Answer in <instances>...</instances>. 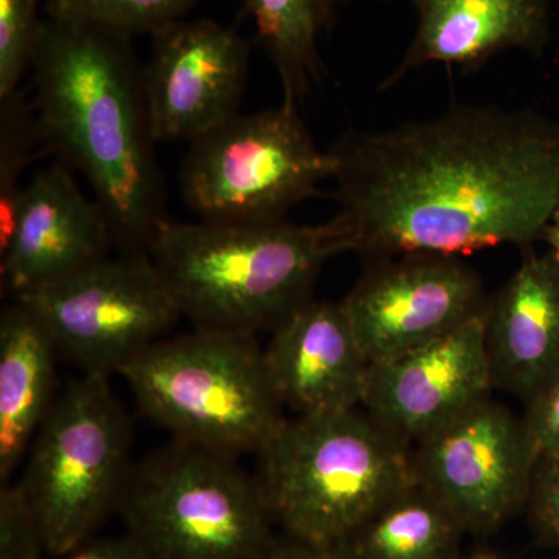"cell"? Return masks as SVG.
I'll use <instances>...</instances> for the list:
<instances>
[{"mask_svg": "<svg viewBox=\"0 0 559 559\" xmlns=\"http://www.w3.org/2000/svg\"><path fill=\"white\" fill-rule=\"evenodd\" d=\"M349 252L373 260L528 249L559 205V123L533 110L455 106L348 131L329 146Z\"/></svg>", "mask_w": 559, "mask_h": 559, "instance_id": "6da1fadb", "label": "cell"}, {"mask_svg": "<svg viewBox=\"0 0 559 559\" xmlns=\"http://www.w3.org/2000/svg\"><path fill=\"white\" fill-rule=\"evenodd\" d=\"M31 70L44 145L91 183L116 249L148 252L168 216L131 39L46 17Z\"/></svg>", "mask_w": 559, "mask_h": 559, "instance_id": "7a4b0ae2", "label": "cell"}, {"mask_svg": "<svg viewBox=\"0 0 559 559\" xmlns=\"http://www.w3.org/2000/svg\"><path fill=\"white\" fill-rule=\"evenodd\" d=\"M349 252L336 216L319 224L165 219L148 253L193 329L274 330L312 297L326 261Z\"/></svg>", "mask_w": 559, "mask_h": 559, "instance_id": "3957f363", "label": "cell"}, {"mask_svg": "<svg viewBox=\"0 0 559 559\" xmlns=\"http://www.w3.org/2000/svg\"><path fill=\"white\" fill-rule=\"evenodd\" d=\"M259 480L275 527L301 543H344L409 485L412 447L364 407L293 415L259 454Z\"/></svg>", "mask_w": 559, "mask_h": 559, "instance_id": "277c9868", "label": "cell"}, {"mask_svg": "<svg viewBox=\"0 0 559 559\" xmlns=\"http://www.w3.org/2000/svg\"><path fill=\"white\" fill-rule=\"evenodd\" d=\"M255 336L193 329L164 337L120 377L140 415L173 440L234 459L259 455L288 417Z\"/></svg>", "mask_w": 559, "mask_h": 559, "instance_id": "5b68a950", "label": "cell"}, {"mask_svg": "<svg viewBox=\"0 0 559 559\" xmlns=\"http://www.w3.org/2000/svg\"><path fill=\"white\" fill-rule=\"evenodd\" d=\"M119 511L150 559H260L278 536L255 476L179 440L134 463Z\"/></svg>", "mask_w": 559, "mask_h": 559, "instance_id": "8992f818", "label": "cell"}, {"mask_svg": "<svg viewBox=\"0 0 559 559\" xmlns=\"http://www.w3.org/2000/svg\"><path fill=\"white\" fill-rule=\"evenodd\" d=\"M132 430L103 374L81 373L44 419L17 481L58 559L90 543L119 511L132 471Z\"/></svg>", "mask_w": 559, "mask_h": 559, "instance_id": "52a82bcc", "label": "cell"}, {"mask_svg": "<svg viewBox=\"0 0 559 559\" xmlns=\"http://www.w3.org/2000/svg\"><path fill=\"white\" fill-rule=\"evenodd\" d=\"M333 170L329 148L316 143L299 105L283 100L238 112L190 142L179 190L201 219L280 221L319 194Z\"/></svg>", "mask_w": 559, "mask_h": 559, "instance_id": "ba28073f", "label": "cell"}, {"mask_svg": "<svg viewBox=\"0 0 559 559\" xmlns=\"http://www.w3.org/2000/svg\"><path fill=\"white\" fill-rule=\"evenodd\" d=\"M81 373L112 377L180 319L148 252L119 250L46 288L20 297Z\"/></svg>", "mask_w": 559, "mask_h": 559, "instance_id": "9c48e42d", "label": "cell"}, {"mask_svg": "<svg viewBox=\"0 0 559 559\" xmlns=\"http://www.w3.org/2000/svg\"><path fill=\"white\" fill-rule=\"evenodd\" d=\"M538 463L524 418L492 395L412 447L415 480L474 535L527 509Z\"/></svg>", "mask_w": 559, "mask_h": 559, "instance_id": "30bf717a", "label": "cell"}, {"mask_svg": "<svg viewBox=\"0 0 559 559\" xmlns=\"http://www.w3.org/2000/svg\"><path fill=\"white\" fill-rule=\"evenodd\" d=\"M488 299L479 272L463 257L412 252L369 260L341 305L374 364L480 318Z\"/></svg>", "mask_w": 559, "mask_h": 559, "instance_id": "8fae6325", "label": "cell"}, {"mask_svg": "<svg viewBox=\"0 0 559 559\" xmlns=\"http://www.w3.org/2000/svg\"><path fill=\"white\" fill-rule=\"evenodd\" d=\"M151 39L142 75L157 142H193L241 112L250 46L237 28L183 17Z\"/></svg>", "mask_w": 559, "mask_h": 559, "instance_id": "7c38bea8", "label": "cell"}, {"mask_svg": "<svg viewBox=\"0 0 559 559\" xmlns=\"http://www.w3.org/2000/svg\"><path fill=\"white\" fill-rule=\"evenodd\" d=\"M492 390L481 314L423 347L370 364L360 407L414 447Z\"/></svg>", "mask_w": 559, "mask_h": 559, "instance_id": "4fadbf2b", "label": "cell"}, {"mask_svg": "<svg viewBox=\"0 0 559 559\" xmlns=\"http://www.w3.org/2000/svg\"><path fill=\"white\" fill-rule=\"evenodd\" d=\"M112 249L116 238L100 202L87 198L69 165L58 162L22 189L13 235L0 250L3 289L20 299L106 259Z\"/></svg>", "mask_w": 559, "mask_h": 559, "instance_id": "5bb4252c", "label": "cell"}, {"mask_svg": "<svg viewBox=\"0 0 559 559\" xmlns=\"http://www.w3.org/2000/svg\"><path fill=\"white\" fill-rule=\"evenodd\" d=\"M263 353L272 388L293 415L360 407L370 362L341 301L311 297L272 330Z\"/></svg>", "mask_w": 559, "mask_h": 559, "instance_id": "9a60e30c", "label": "cell"}, {"mask_svg": "<svg viewBox=\"0 0 559 559\" xmlns=\"http://www.w3.org/2000/svg\"><path fill=\"white\" fill-rule=\"evenodd\" d=\"M492 389L528 403L559 371V266L527 250L484 312Z\"/></svg>", "mask_w": 559, "mask_h": 559, "instance_id": "2e32d148", "label": "cell"}, {"mask_svg": "<svg viewBox=\"0 0 559 559\" xmlns=\"http://www.w3.org/2000/svg\"><path fill=\"white\" fill-rule=\"evenodd\" d=\"M417 31L382 87L426 64L477 69L507 50L539 55L551 33V0H411Z\"/></svg>", "mask_w": 559, "mask_h": 559, "instance_id": "e0dca14e", "label": "cell"}, {"mask_svg": "<svg viewBox=\"0 0 559 559\" xmlns=\"http://www.w3.org/2000/svg\"><path fill=\"white\" fill-rule=\"evenodd\" d=\"M57 345L20 300L0 316V480L10 481L58 395Z\"/></svg>", "mask_w": 559, "mask_h": 559, "instance_id": "ac0fdd59", "label": "cell"}, {"mask_svg": "<svg viewBox=\"0 0 559 559\" xmlns=\"http://www.w3.org/2000/svg\"><path fill=\"white\" fill-rule=\"evenodd\" d=\"M465 535L450 509L414 479L341 546L356 559H459Z\"/></svg>", "mask_w": 559, "mask_h": 559, "instance_id": "d6986e66", "label": "cell"}, {"mask_svg": "<svg viewBox=\"0 0 559 559\" xmlns=\"http://www.w3.org/2000/svg\"><path fill=\"white\" fill-rule=\"evenodd\" d=\"M282 86L299 105L323 73L320 38L347 0H242Z\"/></svg>", "mask_w": 559, "mask_h": 559, "instance_id": "ffe728a7", "label": "cell"}, {"mask_svg": "<svg viewBox=\"0 0 559 559\" xmlns=\"http://www.w3.org/2000/svg\"><path fill=\"white\" fill-rule=\"evenodd\" d=\"M197 0H46V17L132 39L186 17Z\"/></svg>", "mask_w": 559, "mask_h": 559, "instance_id": "44dd1931", "label": "cell"}, {"mask_svg": "<svg viewBox=\"0 0 559 559\" xmlns=\"http://www.w3.org/2000/svg\"><path fill=\"white\" fill-rule=\"evenodd\" d=\"M43 142L35 105L20 90L0 100V250L9 245L16 224L21 176Z\"/></svg>", "mask_w": 559, "mask_h": 559, "instance_id": "7402d4cb", "label": "cell"}, {"mask_svg": "<svg viewBox=\"0 0 559 559\" xmlns=\"http://www.w3.org/2000/svg\"><path fill=\"white\" fill-rule=\"evenodd\" d=\"M40 0H0V100L20 91L32 69L40 25Z\"/></svg>", "mask_w": 559, "mask_h": 559, "instance_id": "603a6c76", "label": "cell"}, {"mask_svg": "<svg viewBox=\"0 0 559 559\" xmlns=\"http://www.w3.org/2000/svg\"><path fill=\"white\" fill-rule=\"evenodd\" d=\"M46 539L17 484L0 487V559H44Z\"/></svg>", "mask_w": 559, "mask_h": 559, "instance_id": "cb8c5ba5", "label": "cell"}, {"mask_svg": "<svg viewBox=\"0 0 559 559\" xmlns=\"http://www.w3.org/2000/svg\"><path fill=\"white\" fill-rule=\"evenodd\" d=\"M525 406L522 418L539 462H559V371Z\"/></svg>", "mask_w": 559, "mask_h": 559, "instance_id": "d4e9b609", "label": "cell"}, {"mask_svg": "<svg viewBox=\"0 0 559 559\" xmlns=\"http://www.w3.org/2000/svg\"><path fill=\"white\" fill-rule=\"evenodd\" d=\"M527 510L536 536L559 547V462L538 463Z\"/></svg>", "mask_w": 559, "mask_h": 559, "instance_id": "484cf974", "label": "cell"}, {"mask_svg": "<svg viewBox=\"0 0 559 559\" xmlns=\"http://www.w3.org/2000/svg\"><path fill=\"white\" fill-rule=\"evenodd\" d=\"M260 559H356L341 544L301 543V540L277 536L270 549Z\"/></svg>", "mask_w": 559, "mask_h": 559, "instance_id": "4316f807", "label": "cell"}, {"mask_svg": "<svg viewBox=\"0 0 559 559\" xmlns=\"http://www.w3.org/2000/svg\"><path fill=\"white\" fill-rule=\"evenodd\" d=\"M58 559H150L130 535L91 539L80 549Z\"/></svg>", "mask_w": 559, "mask_h": 559, "instance_id": "83f0119b", "label": "cell"}, {"mask_svg": "<svg viewBox=\"0 0 559 559\" xmlns=\"http://www.w3.org/2000/svg\"><path fill=\"white\" fill-rule=\"evenodd\" d=\"M540 241L546 242V252L549 253L559 266V205L555 210L554 215H551L549 223H547L543 235H540Z\"/></svg>", "mask_w": 559, "mask_h": 559, "instance_id": "f1b7e54d", "label": "cell"}, {"mask_svg": "<svg viewBox=\"0 0 559 559\" xmlns=\"http://www.w3.org/2000/svg\"><path fill=\"white\" fill-rule=\"evenodd\" d=\"M459 559H503L500 558L499 555L496 554H489V551H479V554L469 555V557Z\"/></svg>", "mask_w": 559, "mask_h": 559, "instance_id": "f546056e", "label": "cell"}]
</instances>
